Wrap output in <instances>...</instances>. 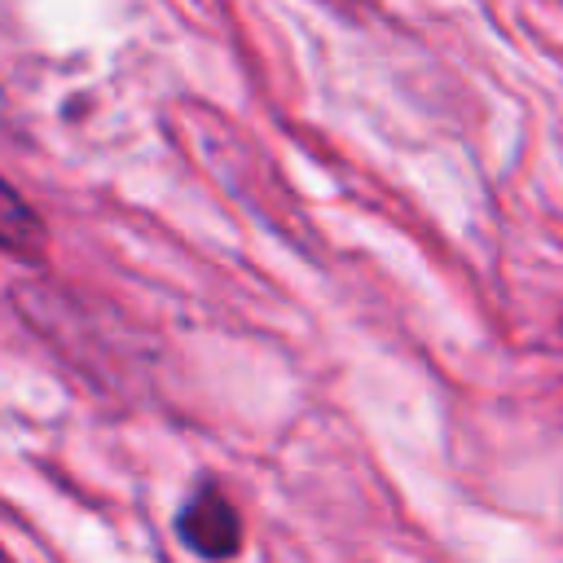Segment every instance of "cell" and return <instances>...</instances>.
I'll return each instance as SVG.
<instances>
[{
  "label": "cell",
  "mask_w": 563,
  "mask_h": 563,
  "mask_svg": "<svg viewBox=\"0 0 563 563\" xmlns=\"http://www.w3.org/2000/svg\"><path fill=\"white\" fill-rule=\"evenodd\" d=\"M176 528H180L185 545L198 550L202 559H229V554L238 550V541H242V519H238L233 501H229L216 484H202V488L185 501Z\"/></svg>",
  "instance_id": "cell-1"
},
{
  "label": "cell",
  "mask_w": 563,
  "mask_h": 563,
  "mask_svg": "<svg viewBox=\"0 0 563 563\" xmlns=\"http://www.w3.org/2000/svg\"><path fill=\"white\" fill-rule=\"evenodd\" d=\"M0 251L18 255V260H44L48 251V229L40 220V211L0 176Z\"/></svg>",
  "instance_id": "cell-2"
},
{
  "label": "cell",
  "mask_w": 563,
  "mask_h": 563,
  "mask_svg": "<svg viewBox=\"0 0 563 563\" xmlns=\"http://www.w3.org/2000/svg\"><path fill=\"white\" fill-rule=\"evenodd\" d=\"M0 563H9V559H4V554H0Z\"/></svg>",
  "instance_id": "cell-3"
}]
</instances>
